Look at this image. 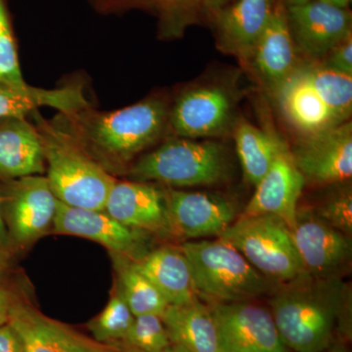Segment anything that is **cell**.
Returning a JSON list of instances; mask_svg holds the SVG:
<instances>
[{
    "mask_svg": "<svg viewBox=\"0 0 352 352\" xmlns=\"http://www.w3.org/2000/svg\"><path fill=\"white\" fill-rule=\"evenodd\" d=\"M168 102L155 95L111 112L89 105L59 113L50 122L113 175L163 138L168 132Z\"/></svg>",
    "mask_w": 352,
    "mask_h": 352,
    "instance_id": "cell-1",
    "label": "cell"
},
{
    "mask_svg": "<svg viewBox=\"0 0 352 352\" xmlns=\"http://www.w3.org/2000/svg\"><path fill=\"white\" fill-rule=\"evenodd\" d=\"M339 278L303 274L271 300L272 316L285 346L296 352H323L333 339L344 305Z\"/></svg>",
    "mask_w": 352,
    "mask_h": 352,
    "instance_id": "cell-2",
    "label": "cell"
},
{
    "mask_svg": "<svg viewBox=\"0 0 352 352\" xmlns=\"http://www.w3.org/2000/svg\"><path fill=\"white\" fill-rule=\"evenodd\" d=\"M32 116L43 144L46 178L57 200L69 207L104 210L117 179L38 111Z\"/></svg>",
    "mask_w": 352,
    "mask_h": 352,
    "instance_id": "cell-3",
    "label": "cell"
},
{
    "mask_svg": "<svg viewBox=\"0 0 352 352\" xmlns=\"http://www.w3.org/2000/svg\"><path fill=\"white\" fill-rule=\"evenodd\" d=\"M180 250L188 261L196 295L215 303L247 302L270 288V279L221 238L184 243Z\"/></svg>",
    "mask_w": 352,
    "mask_h": 352,
    "instance_id": "cell-4",
    "label": "cell"
},
{
    "mask_svg": "<svg viewBox=\"0 0 352 352\" xmlns=\"http://www.w3.org/2000/svg\"><path fill=\"white\" fill-rule=\"evenodd\" d=\"M228 171L224 148L214 141L175 138L148 153L129 168L138 182H156L170 187L210 185Z\"/></svg>",
    "mask_w": 352,
    "mask_h": 352,
    "instance_id": "cell-5",
    "label": "cell"
},
{
    "mask_svg": "<svg viewBox=\"0 0 352 352\" xmlns=\"http://www.w3.org/2000/svg\"><path fill=\"white\" fill-rule=\"evenodd\" d=\"M267 279L289 283L307 274L289 228L275 215L240 217L219 236Z\"/></svg>",
    "mask_w": 352,
    "mask_h": 352,
    "instance_id": "cell-6",
    "label": "cell"
},
{
    "mask_svg": "<svg viewBox=\"0 0 352 352\" xmlns=\"http://www.w3.org/2000/svg\"><path fill=\"white\" fill-rule=\"evenodd\" d=\"M57 205L46 176L8 180L0 206H3L10 239L22 245L38 240L53 226Z\"/></svg>",
    "mask_w": 352,
    "mask_h": 352,
    "instance_id": "cell-7",
    "label": "cell"
},
{
    "mask_svg": "<svg viewBox=\"0 0 352 352\" xmlns=\"http://www.w3.org/2000/svg\"><path fill=\"white\" fill-rule=\"evenodd\" d=\"M210 310L221 352H289L265 308L239 302L214 303Z\"/></svg>",
    "mask_w": 352,
    "mask_h": 352,
    "instance_id": "cell-8",
    "label": "cell"
},
{
    "mask_svg": "<svg viewBox=\"0 0 352 352\" xmlns=\"http://www.w3.org/2000/svg\"><path fill=\"white\" fill-rule=\"evenodd\" d=\"M292 157L305 179L318 184L347 182L352 176L351 122L302 136Z\"/></svg>",
    "mask_w": 352,
    "mask_h": 352,
    "instance_id": "cell-9",
    "label": "cell"
},
{
    "mask_svg": "<svg viewBox=\"0 0 352 352\" xmlns=\"http://www.w3.org/2000/svg\"><path fill=\"white\" fill-rule=\"evenodd\" d=\"M231 118L232 100L223 88H190L170 106L168 131L175 138H212L226 131Z\"/></svg>",
    "mask_w": 352,
    "mask_h": 352,
    "instance_id": "cell-10",
    "label": "cell"
},
{
    "mask_svg": "<svg viewBox=\"0 0 352 352\" xmlns=\"http://www.w3.org/2000/svg\"><path fill=\"white\" fill-rule=\"evenodd\" d=\"M289 232L303 270L310 276H335L336 271L351 258L349 236L333 228L316 212L298 210Z\"/></svg>",
    "mask_w": 352,
    "mask_h": 352,
    "instance_id": "cell-11",
    "label": "cell"
},
{
    "mask_svg": "<svg viewBox=\"0 0 352 352\" xmlns=\"http://www.w3.org/2000/svg\"><path fill=\"white\" fill-rule=\"evenodd\" d=\"M287 17L294 41L314 60L324 59L351 32V12L319 0L287 6Z\"/></svg>",
    "mask_w": 352,
    "mask_h": 352,
    "instance_id": "cell-12",
    "label": "cell"
},
{
    "mask_svg": "<svg viewBox=\"0 0 352 352\" xmlns=\"http://www.w3.org/2000/svg\"><path fill=\"white\" fill-rule=\"evenodd\" d=\"M166 190L171 231L186 238L219 236L235 219V205L223 197L201 192Z\"/></svg>",
    "mask_w": 352,
    "mask_h": 352,
    "instance_id": "cell-13",
    "label": "cell"
},
{
    "mask_svg": "<svg viewBox=\"0 0 352 352\" xmlns=\"http://www.w3.org/2000/svg\"><path fill=\"white\" fill-rule=\"evenodd\" d=\"M8 323L19 333L25 352H115L118 349L88 339L15 298Z\"/></svg>",
    "mask_w": 352,
    "mask_h": 352,
    "instance_id": "cell-14",
    "label": "cell"
},
{
    "mask_svg": "<svg viewBox=\"0 0 352 352\" xmlns=\"http://www.w3.org/2000/svg\"><path fill=\"white\" fill-rule=\"evenodd\" d=\"M104 212L122 226L139 231H171L166 190L145 182H116Z\"/></svg>",
    "mask_w": 352,
    "mask_h": 352,
    "instance_id": "cell-15",
    "label": "cell"
},
{
    "mask_svg": "<svg viewBox=\"0 0 352 352\" xmlns=\"http://www.w3.org/2000/svg\"><path fill=\"white\" fill-rule=\"evenodd\" d=\"M305 182L291 153L285 150L256 185V192L241 217L275 215L289 228L295 222Z\"/></svg>",
    "mask_w": 352,
    "mask_h": 352,
    "instance_id": "cell-16",
    "label": "cell"
},
{
    "mask_svg": "<svg viewBox=\"0 0 352 352\" xmlns=\"http://www.w3.org/2000/svg\"><path fill=\"white\" fill-rule=\"evenodd\" d=\"M275 0H234L210 14L214 18L217 47L248 60L267 27Z\"/></svg>",
    "mask_w": 352,
    "mask_h": 352,
    "instance_id": "cell-17",
    "label": "cell"
},
{
    "mask_svg": "<svg viewBox=\"0 0 352 352\" xmlns=\"http://www.w3.org/2000/svg\"><path fill=\"white\" fill-rule=\"evenodd\" d=\"M248 61L252 62L261 82L273 94L300 65L289 30L287 7L282 0H275L270 23Z\"/></svg>",
    "mask_w": 352,
    "mask_h": 352,
    "instance_id": "cell-18",
    "label": "cell"
},
{
    "mask_svg": "<svg viewBox=\"0 0 352 352\" xmlns=\"http://www.w3.org/2000/svg\"><path fill=\"white\" fill-rule=\"evenodd\" d=\"M53 231L95 241L119 256H133L141 245L139 231L122 226L104 210L69 207L58 201Z\"/></svg>",
    "mask_w": 352,
    "mask_h": 352,
    "instance_id": "cell-19",
    "label": "cell"
},
{
    "mask_svg": "<svg viewBox=\"0 0 352 352\" xmlns=\"http://www.w3.org/2000/svg\"><path fill=\"white\" fill-rule=\"evenodd\" d=\"M275 94L285 118L302 132V136L311 135L340 124L317 94L303 65H298L294 73L278 87Z\"/></svg>",
    "mask_w": 352,
    "mask_h": 352,
    "instance_id": "cell-20",
    "label": "cell"
},
{
    "mask_svg": "<svg viewBox=\"0 0 352 352\" xmlns=\"http://www.w3.org/2000/svg\"><path fill=\"white\" fill-rule=\"evenodd\" d=\"M43 144L25 119L0 120V178L13 180L45 173Z\"/></svg>",
    "mask_w": 352,
    "mask_h": 352,
    "instance_id": "cell-21",
    "label": "cell"
},
{
    "mask_svg": "<svg viewBox=\"0 0 352 352\" xmlns=\"http://www.w3.org/2000/svg\"><path fill=\"white\" fill-rule=\"evenodd\" d=\"M89 106L82 85L69 83L45 89L25 85L0 82V120L25 119L41 107H50L61 113L76 112Z\"/></svg>",
    "mask_w": 352,
    "mask_h": 352,
    "instance_id": "cell-22",
    "label": "cell"
},
{
    "mask_svg": "<svg viewBox=\"0 0 352 352\" xmlns=\"http://www.w3.org/2000/svg\"><path fill=\"white\" fill-rule=\"evenodd\" d=\"M134 263L168 305H186L197 300L189 263L182 250L163 247Z\"/></svg>",
    "mask_w": 352,
    "mask_h": 352,
    "instance_id": "cell-23",
    "label": "cell"
},
{
    "mask_svg": "<svg viewBox=\"0 0 352 352\" xmlns=\"http://www.w3.org/2000/svg\"><path fill=\"white\" fill-rule=\"evenodd\" d=\"M161 317L171 344L190 352H221L212 310L198 300L168 305Z\"/></svg>",
    "mask_w": 352,
    "mask_h": 352,
    "instance_id": "cell-24",
    "label": "cell"
},
{
    "mask_svg": "<svg viewBox=\"0 0 352 352\" xmlns=\"http://www.w3.org/2000/svg\"><path fill=\"white\" fill-rule=\"evenodd\" d=\"M236 151L242 164L245 179L256 186L267 173L276 157L287 150L276 136L240 122L235 129Z\"/></svg>",
    "mask_w": 352,
    "mask_h": 352,
    "instance_id": "cell-25",
    "label": "cell"
},
{
    "mask_svg": "<svg viewBox=\"0 0 352 352\" xmlns=\"http://www.w3.org/2000/svg\"><path fill=\"white\" fill-rule=\"evenodd\" d=\"M120 292L134 317L145 314L162 316L168 302L154 284L141 273L135 263L118 256Z\"/></svg>",
    "mask_w": 352,
    "mask_h": 352,
    "instance_id": "cell-26",
    "label": "cell"
},
{
    "mask_svg": "<svg viewBox=\"0 0 352 352\" xmlns=\"http://www.w3.org/2000/svg\"><path fill=\"white\" fill-rule=\"evenodd\" d=\"M310 82L336 120L342 124L352 111V76L340 73L323 64L303 65Z\"/></svg>",
    "mask_w": 352,
    "mask_h": 352,
    "instance_id": "cell-27",
    "label": "cell"
},
{
    "mask_svg": "<svg viewBox=\"0 0 352 352\" xmlns=\"http://www.w3.org/2000/svg\"><path fill=\"white\" fill-rule=\"evenodd\" d=\"M159 18L160 38H182L190 25L200 20L205 0H150Z\"/></svg>",
    "mask_w": 352,
    "mask_h": 352,
    "instance_id": "cell-28",
    "label": "cell"
},
{
    "mask_svg": "<svg viewBox=\"0 0 352 352\" xmlns=\"http://www.w3.org/2000/svg\"><path fill=\"white\" fill-rule=\"evenodd\" d=\"M133 320L134 315L120 292L118 291L110 298L103 311L88 324V328L96 342L111 344L126 340Z\"/></svg>",
    "mask_w": 352,
    "mask_h": 352,
    "instance_id": "cell-29",
    "label": "cell"
},
{
    "mask_svg": "<svg viewBox=\"0 0 352 352\" xmlns=\"http://www.w3.org/2000/svg\"><path fill=\"white\" fill-rule=\"evenodd\" d=\"M124 342L142 352H164L171 344L162 317L156 314L134 317Z\"/></svg>",
    "mask_w": 352,
    "mask_h": 352,
    "instance_id": "cell-30",
    "label": "cell"
},
{
    "mask_svg": "<svg viewBox=\"0 0 352 352\" xmlns=\"http://www.w3.org/2000/svg\"><path fill=\"white\" fill-rule=\"evenodd\" d=\"M0 82L27 83L21 72L17 46L4 0H0Z\"/></svg>",
    "mask_w": 352,
    "mask_h": 352,
    "instance_id": "cell-31",
    "label": "cell"
},
{
    "mask_svg": "<svg viewBox=\"0 0 352 352\" xmlns=\"http://www.w3.org/2000/svg\"><path fill=\"white\" fill-rule=\"evenodd\" d=\"M333 228L351 236L352 233V194L344 190L331 197L316 212Z\"/></svg>",
    "mask_w": 352,
    "mask_h": 352,
    "instance_id": "cell-32",
    "label": "cell"
},
{
    "mask_svg": "<svg viewBox=\"0 0 352 352\" xmlns=\"http://www.w3.org/2000/svg\"><path fill=\"white\" fill-rule=\"evenodd\" d=\"M324 59L323 65L328 68L352 76V32L333 46Z\"/></svg>",
    "mask_w": 352,
    "mask_h": 352,
    "instance_id": "cell-33",
    "label": "cell"
},
{
    "mask_svg": "<svg viewBox=\"0 0 352 352\" xmlns=\"http://www.w3.org/2000/svg\"><path fill=\"white\" fill-rule=\"evenodd\" d=\"M95 8L102 13H115L136 7H150V0H90Z\"/></svg>",
    "mask_w": 352,
    "mask_h": 352,
    "instance_id": "cell-34",
    "label": "cell"
},
{
    "mask_svg": "<svg viewBox=\"0 0 352 352\" xmlns=\"http://www.w3.org/2000/svg\"><path fill=\"white\" fill-rule=\"evenodd\" d=\"M0 352H25L19 333L9 323L0 325Z\"/></svg>",
    "mask_w": 352,
    "mask_h": 352,
    "instance_id": "cell-35",
    "label": "cell"
},
{
    "mask_svg": "<svg viewBox=\"0 0 352 352\" xmlns=\"http://www.w3.org/2000/svg\"><path fill=\"white\" fill-rule=\"evenodd\" d=\"M14 298L10 292L0 285V325L8 323L9 314Z\"/></svg>",
    "mask_w": 352,
    "mask_h": 352,
    "instance_id": "cell-36",
    "label": "cell"
},
{
    "mask_svg": "<svg viewBox=\"0 0 352 352\" xmlns=\"http://www.w3.org/2000/svg\"><path fill=\"white\" fill-rule=\"evenodd\" d=\"M9 243H10V237H9L6 221L1 214V206H0V250L6 251Z\"/></svg>",
    "mask_w": 352,
    "mask_h": 352,
    "instance_id": "cell-37",
    "label": "cell"
},
{
    "mask_svg": "<svg viewBox=\"0 0 352 352\" xmlns=\"http://www.w3.org/2000/svg\"><path fill=\"white\" fill-rule=\"evenodd\" d=\"M234 0H205V11L210 14L215 12L221 7L227 6Z\"/></svg>",
    "mask_w": 352,
    "mask_h": 352,
    "instance_id": "cell-38",
    "label": "cell"
},
{
    "mask_svg": "<svg viewBox=\"0 0 352 352\" xmlns=\"http://www.w3.org/2000/svg\"><path fill=\"white\" fill-rule=\"evenodd\" d=\"M7 261H8V256H7L6 251L0 250V277L2 276L4 271L6 270L7 266H8Z\"/></svg>",
    "mask_w": 352,
    "mask_h": 352,
    "instance_id": "cell-39",
    "label": "cell"
},
{
    "mask_svg": "<svg viewBox=\"0 0 352 352\" xmlns=\"http://www.w3.org/2000/svg\"><path fill=\"white\" fill-rule=\"evenodd\" d=\"M319 1L326 2V3L332 4L340 8H346L351 0H319Z\"/></svg>",
    "mask_w": 352,
    "mask_h": 352,
    "instance_id": "cell-40",
    "label": "cell"
},
{
    "mask_svg": "<svg viewBox=\"0 0 352 352\" xmlns=\"http://www.w3.org/2000/svg\"><path fill=\"white\" fill-rule=\"evenodd\" d=\"M164 352H190L186 349L178 344H171Z\"/></svg>",
    "mask_w": 352,
    "mask_h": 352,
    "instance_id": "cell-41",
    "label": "cell"
},
{
    "mask_svg": "<svg viewBox=\"0 0 352 352\" xmlns=\"http://www.w3.org/2000/svg\"><path fill=\"white\" fill-rule=\"evenodd\" d=\"M282 1L284 2L286 6H295L307 3V2L310 1V0H282Z\"/></svg>",
    "mask_w": 352,
    "mask_h": 352,
    "instance_id": "cell-42",
    "label": "cell"
},
{
    "mask_svg": "<svg viewBox=\"0 0 352 352\" xmlns=\"http://www.w3.org/2000/svg\"><path fill=\"white\" fill-rule=\"evenodd\" d=\"M115 352H142V351H138H138H120V349H117V351H115Z\"/></svg>",
    "mask_w": 352,
    "mask_h": 352,
    "instance_id": "cell-43",
    "label": "cell"
},
{
    "mask_svg": "<svg viewBox=\"0 0 352 352\" xmlns=\"http://www.w3.org/2000/svg\"><path fill=\"white\" fill-rule=\"evenodd\" d=\"M333 352H344V351H333Z\"/></svg>",
    "mask_w": 352,
    "mask_h": 352,
    "instance_id": "cell-44",
    "label": "cell"
}]
</instances>
